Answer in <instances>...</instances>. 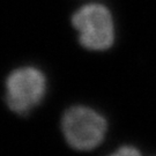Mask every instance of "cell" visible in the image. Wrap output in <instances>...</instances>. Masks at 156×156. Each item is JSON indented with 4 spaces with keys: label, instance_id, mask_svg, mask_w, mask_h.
Here are the masks:
<instances>
[{
    "label": "cell",
    "instance_id": "obj_2",
    "mask_svg": "<svg viewBox=\"0 0 156 156\" xmlns=\"http://www.w3.org/2000/svg\"><path fill=\"white\" fill-rule=\"evenodd\" d=\"M48 93V79L35 66L13 69L5 81V103L12 112L28 116L43 102Z\"/></svg>",
    "mask_w": 156,
    "mask_h": 156
},
{
    "label": "cell",
    "instance_id": "obj_1",
    "mask_svg": "<svg viewBox=\"0 0 156 156\" xmlns=\"http://www.w3.org/2000/svg\"><path fill=\"white\" fill-rule=\"evenodd\" d=\"M60 127L67 145L79 151H89L104 141L108 132L106 118L87 105H73L64 112Z\"/></svg>",
    "mask_w": 156,
    "mask_h": 156
},
{
    "label": "cell",
    "instance_id": "obj_4",
    "mask_svg": "<svg viewBox=\"0 0 156 156\" xmlns=\"http://www.w3.org/2000/svg\"><path fill=\"white\" fill-rule=\"evenodd\" d=\"M106 156H142L141 151L131 145H124L120 146L119 148H117L115 151H112L111 154Z\"/></svg>",
    "mask_w": 156,
    "mask_h": 156
},
{
    "label": "cell",
    "instance_id": "obj_3",
    "mask_svg": "<svg viewBox=\"0 0 156 156\" xmlns=\"http://www.w3.org/2000/svg\"><path fill=\"white\" fill-rule=\"evenodd\" d=\"M79 43L89 51L109 50L115 43V22L110 9L102 4L81 6L72 15Z\"/></svg>",
    "mask_w": 156,
    "mask_h": 156
}]
</instances>
